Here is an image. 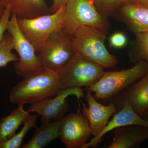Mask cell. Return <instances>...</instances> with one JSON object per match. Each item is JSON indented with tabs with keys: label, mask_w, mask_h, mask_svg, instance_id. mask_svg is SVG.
I'll return each instance as SVG.
<instances>
[{
	"label": "cell",
	"mask_w": 148,
	"mask_h": 148,
	"mask_svg": "<svg viewBox=\"0 0 148 148\" xmlns=\"http://www.w3.org/2000/svg\"><path fill=\"white\" fill-rule=\"evenodd\" d=\"M148 71V61H140L130 69L104 72L97 82L87 88L94 92L96 99L106 101L142 78Z\"/></svg>",
	"instance_id": "3957f363"
},
{
	"label": "cell",
	"mask_w": 148,
	"mask_h": 148,
	"mask_svg": "<svg viewBox=\"0 0 148 148\" xmlns=\"http://www.w3.org/2000/svg\"><path fill=\"white\" fill-rule=\"evenodd\" d=\"M106 29L90 27H80L72 37L75 53L103 69L114 67L117 60L106 47Z\"/></svg>",
	"instance_id": "7a4b0ae2"
},
{
	"label": "cell",
	"mask_w": 148,
	"mask_h": 148,
	"mask_svg": "<svg viewBox=\"0 0 148 148\" xmlns=\"http://www.w3.org/2000/svg\"><path fill=\"white\" fill-rule=\"evenodd\" d=\"M125 99L135 112L143 117L148 108V71L125 92Z\"/></svg>",
	"instance_id": "2e32d148"
},
{
	"label": "cell",
	"mask_w": 148,
	"mask_h": 148,
	"mask_svg": "<svg viewBox=\"0 0 148 148\" xmlns=\"http://www.w3.org/2000/svg\"><path fill=\"white\" fill-rule=\"evenodd\" d=\"M111 46L116 48H121L124 47L127 43V38L121 32H117L113 34L110 39Z\"/></svg>",
	"instance_id": "cb8c5ba5"
},
{
	"label": "cell",
	"mask_w": 148,
	"mask_h": 148,
	"mask_svg": "<svg viewBox=\"0 0 148 148\" xmlns=\"http://www.w3.org/2000/svg\"><path fill=\"white\" fill-rule=\"evenodd\" d=\"M85 97L88 108L83 103V113L88 120L91 134L94 137H96L106 127L116 109L113 104L104 106L98 103L88 89L86 93Z\"/></svg>",
	"instance_id": "8fae6325"
},
{
	"label": "cell",
	"mask_w": 148,
	"mask_h": 148,
	"mask_svg": "<svg viewBox=\"0 0 148 148\" xmlns=\"http://www.w3.org/2000/svg\"><path fill=\"white\" fill-rule=\"evenodd\" d=\"M18 18H34L51 13L45 0H2Z\"/></svg>",
	"instance_id": "9a60e30c"
},
{
	"label": "cell",
	"mask_w": 148,
	"mask_h": 148,
	"mask_svg": "<svg viewBox=\"0 0 148 148\" xmlns=\"http://www.w3.org/2000/svg\"><path fill=\"white\" fill-rule=\"evenodd\" d=\"M106 18L98 12L94 3L88 0H68L65 6L64 30L73 36L82 27L106 29Z\"/></svg>",
	"instance_id": "52a82bcc"
},
{
	"label": "cell",
	"mask_w": 148,
	"mask_h": 148,
	"mask_svg": "<svg viewBox=\"0 0 148 148\" xmlns=\"http://www.w3.org/2000/svg\"><path fill=\"white\" fill-rule=\"evenodd\" d=\"M5 9V7L4 5L2 0H0V19L3 16Z\"/></svg>",
	"instance_id": "484cf974"
},
{
	"label": "cell",
	"mask_w": 148,
	"mask_h": 148,
	"mask_svg": "<svg viewBox=\"0 0 148 148\" xmlns=\"http://www.w3.org/2000/svg\"><path fill=\"white\" fill-rule=\"evenodd\" d=\"M68 0H53L52 5L49 8L51 13H54L61 7L66 6Z\"/></svg>",
	"instance_id": "d4e9b609"
},
{
	"label": "cell",
	"mask_w": 148,
	"mask_h": 148,
	"mask_svg": "<svg viewBox=\"0 0 148 148\" xmlns=\"http://www.w3.org/2000/svg\"><path fill=\"white\" fill-rule=\"evenodd\" d=\"M61 121L60 120L43 123L36 127L34 135L23 148H43L53 140L59 139Z\"/></svg>",
	"instance_id": "e0dca14e"
},
{
	"label": "cell",
	"mask_w": 148,
	"mask_h": 148,
	"mask_svg": "<svg viewBox=\"0 0 148 148\" xmlns=\"http://www.w3.org/2000/svg\"><path fill=\"white\" fill-rule=\"evenodd\" d=\"M136 48L134 58L138 62H148V32L135 34Z\"/></svg>",
	"instance_id": "7402d4cb"
},
{
	"label": "cell",
	"mask_w": 148,
	"mask_h": 148,
	"mask_svg": "<svg viewBox=\"0 0 148 148\" xmlns=\"http://www.w3.org/2000/svg\"><path fill=\"white\" fill-rule=\"evenodd\" d=\"M148 139V128L129 125L114 129L113 141L108 148L135 147Z\"/></svg>",
	"instance_id": "5bb4252c"
},
{
	"label": "cell",
	"mask_w": 148,
	"mask_h": 148,
	"mask_svg": "<svg viewBox=\"0 0 148 148\" xmlns=\"http://www.w3.org/2000/svg\"><path fill=\"white\" fill-rule=\"evenodd\" d=\"M38 116V114L29 115L20 132L5 142L0 143V148H20L27 133L32 128L36 127Z\"/></svg>",
	"instance_id": "d6986e66"
},
{
	"label": "cell",
	"mask_w": 148,
	"mask_h": 148,
	"mask_svg": "<svg viewBox=\"0 0 148 148\" xmlns=\"http://www.w3.org/2000/svg\"><path fill=\"white\" fill-rule=\"evenodd\" d=\"M13 49L11 36L9 33L5 34L0 43V68L5 67L11 62L18 61V56L12 52Z\"/></svg>",
	"instance_id": "ffe728a7"
},
{
	"label": "cell",
	"mask_w": 148,
	"mask_h": 148,
	"mask_svg": "<svg viewBox=\"0 0 148 148\" xmlns=\"http://www.w3.org/2000/svg\"><path fill=\"white\" fill-rule=\"evenodd\" d=\"M140 3L143 4V5H145L148 8V0H144L143 1H142Z\"/></svg>",
	"instance_id": "83f0119b"
},
{
	"label": "cell",
	"mask_w": 148,
	"mask_h": 148,
	"mask_svg": "<svg viewBox=\"0 0 148 148\" xmlns=\"http://www.w3.org/2000/svg\"><path fill=\"white\" fill-rule=\"evenodd\" d=\"M127 3V0H94V2L98 12L105 18Z\"/></svg>",
	"instance_id": "44dd1931"
},
{
	"label": "cell",
	"mask_w": 148,
	"mask_h": 148,
	"mask_svg": "<svg viewBox=\"0 0 148 148\" xmlns=\"http://www.w3.org/2000/svg\"><path fill=\"white\" fill-rule=\"evenodd\" d=\"M145 116L146 117L148 116V108L147 109V110L145 111V112L144 115H143V116Z\"/></svg>",
	"instance_id": "f1b7e54d"
},
{
	"label": "cell",
	"mask_w": 148,
	"mask_h": 148,
	"mask_svg": "<svg viewBox=\"0 0 148 148\" xmlns=\"http://www.w3.org/2000/svg\"><path fill=\"white\" fill-rule=\"evenodd\" d=\"M12 14L10 8L8 5L5 7L2 16L0 19V43L3 38L5 32L7 31L9 22Z\"/></svg>",
	"instance_id": "603a6c76"
},
{
	"label": "cell",
	"mask_w": 148,
	"mask_h": 148,
	"mask_svg": "<svg viewBox=\"0 0 148 148\" xmlns=\"http://www.w3.org/2000/svg\"><path fill=\"white\" fill-rule=\"evenodd\" d=\"M7 31L12 38L13 49L18 54V60L14 64V71L20 76L29 75L42 69L34 48L24 36L18 27L16 15L12 14Z\"/></svg>",
	"instance_id": "ba28073f"
},
{
	"label": "cell",
	"mask_w": 148,
	"mask_h": 148,
	"mask_svg": "<svg viewBox=\"0 0 148 148\" xmlns=\"http://www.w3.org/2000/svg\"><path fill=\"white\" fill-rule=\"evenodd\" d=\"M129 125H140L148 128V121L136 113L127 100L125 99L121 110L114 116L112 120L108 122L97 136L88 141L83 148L95 147L101 142L103 136L108 132L119 127Z\"/></svg>",
	"instance_id": "7c38bea8"
},
{
	"label": "cell",
	"mask_w": 148,
	"mask_h": 148,
	"mask_svg": "<svg viewBox=\"0 0 148 148\" xmlns=\"http://www.w3.org/2000/svg\"><path fill=\"white\" fill-rule=\"evenodd\" d=\"M88 1H90L94 3V0H88Z\"/></svg>",
	"instance_id": "f546056e"
},
{
	"label": "cell",
	"mask_w": 148,
	"mask_h": 148,
	"mask_svg": "<svg viewBox=\"0 0 148 148\" xmlns=\"http://www.w3.org/2000/svg\"><path fill=\"white\" fill-rule=\"evenodd\" d=\"M30 113L24 110V106H19L8 116L0 119V143L5 142L15 135Z\"/></svg>",
	"instance_id": "ac0fdd59"
},
{
	"label": "cell",
	"mask_w": 148,
	"mask_h": 148,
	"mask_svg": "<svg viewBox=\"0 0 148 148\" xmlns=\"http://www.w3.org/2000/svg\"><path fill=\"white\" fill-rule=\"evenodd\" d=\"M72 36L64 28L53 32L37 55L43 67L58 72L73 57L75 52Z\"/></svg>",
	"instance_id": "8992f818"
},
{
	"label": "cell",
	"mask_w": 148,
	"mask_h": 148,
	"mask_svg": "<svg viewBox=\"0 0 148 148\" xmlns=\"http://www.w3.org/2000/svg\"><path fill=\"white\" fill-rule=\"evenodd\" d=\"M71 95H75L80 99L84 97V93L81 88L61 89L52 98H45L30 104L28 111L41 116L43 123L49 122L52 119H61L68 110L69 102L67 98Z\"/></svg>",
	"instance_id": "9c48e42d"
},
{
	"label": "cell",
	"mask_w": 148,
	"mask_h": 148,
	"mask_svg": "<svg viewBox=\"0 0 148 148\" xmlns=\"http://www.w3.org/2000/svg\"><path fill=\"white\" fill-rule=\"evenodd\" d=\"M120 17L135 34L148 32V8L139 3H127L121 7Z\"/></svg>",
	"instance_id": "4fadbf2b"
},
{
	"label": "cell",
	"mask_w": 148,
	"mask_h": 148,
	"mask_svg": "<svg viewBox=\"0 0 148 148\" xmlns=\"http://www.w3.org/2000/svg\"><path fill=\"white\" fill-rule=\"evenodd\" d=\"M59 139L67 148H83L91 134L89 122L79 112L65 115L60 119Z\"/></svg>",
	"instance_id": "30bf717a"
},
{
	"label": "cell",
	"mask_w": 148,
	"mask_h": 148,
	"mask_svg": "<svg viewBox=\"0 0 148 148\" xmlns=\"http://www.w3.org/2000/svg\"><path fill=\"white\" fill-rule=\"evenodd\" d=\"M145 119L147 120L148 121V116H146V118Z\"/></svg>",
	"instance_id": "4dcf8cb0"
},
{
	"label": "cell",
	"mask_w": 148,
	"mask_h": 148,
	"mask_svg": "<svg viewBox=\"0 0 148 148\" xmlns=\"http://www.w3.org/2000/svg\"><path fill=\"white\" fill-rule=\"evenodd\" d=\"M61 90L57 72L43 67L17 83L10 92L9 100L24 106L54 97Z\"/></svg>",
	"instance_id": "6da1fadb"
},
{
	"label": "cell",
	"mask_w": 148,
	"mask_h": 148,
	"mask_svg": "<svg viewBox=\"0 0 148 148\" xmlns=\"http://www.w3.org/2000/svg\"><path fill=\"white\" fill-rule=\"evenodd\" d=\"M61 89L89 87L104 73L101 66L75 53L69 62L57 72Z\"/></svg>",
	"instance_id": "277c9868"
},
{
	"label": "cell",
	"mask_w": 148,
	"mask_h": 148,
	"mask_svg": "<svg viewBox=\"0 0 148 148\" xmlns=\"http://www.w3.org/2000/svg\"><path fill=\"white\" fill-rule=\"evenodd\" d=\"M65 6L53 13L34 18H17L22 34L34 48L39 51L49 36L56 30L64 28Z\"/></svg>",
	"instance_id": "5b68a950"
},
{
	"label": "cell",
	"mask_w": 148,
	"mask_h": 148,
	"mask_svg": "<svg viewBox=\"0 0 148 148\" xmlns=\"http://www.w3.org/2000/svg\"><path fill=\"white\" fill-rule=\"evenodd\" d=\"M144 0H127V2L131 3H141Z\"/></svg>",
	"instance_id": "4316f807"
}]
</instances>
